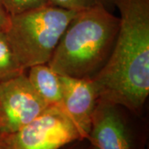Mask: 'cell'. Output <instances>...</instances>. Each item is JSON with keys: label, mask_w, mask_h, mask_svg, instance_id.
<instances>
[{"label": "cell", "mask_w": 149, "mask_h": 149, "mask_svg": "<svg viewBox=\"0 0 149 149\" xmlns=\"http://www.w3.org/2000/svg\"><path fill=\"white\" fill-rule=\"evenodd\" d=\"M11 16L49 3L48 0H0Z\"/></svg>", "instance_id": "obj_11"}, {"label": "cell", "mask_w": 149, "mask_h": 149, "mask_svg": "<svg viewBox=\"0 0 149 149\" xmlns=\"http://www.w3.org/2000/svg\"><path fill=\"white\" fill-rule=\"evenodd\" d=\"M62 99L60 108L70 118L82 138L88 139L99 95L92 78L61 75Z\"/></svg>", "instance_id": "obj_7"}, {"label": "cell", "mask_w": 149, "mask_h": 149, "mask_svg": "<svg viewBox=\"0 0 149 149\" xmlns=\"http://www.w3.org/2000/svg\"><path fill=\"white\" fill-rule=\"evenodd\" d=\"M26 75L39 97L48 107L60 106L62 99L61 74L47 63L32 65L26 70Z\"/></svg>", "instance_id": "obj_8"}, {"label": "cell", "mask_w": 149, "mask_h": 149, "mask_svg": "<svg viewBox=\"0 0 149 149\" xmlns=\"http://www.w3.org/2000/svg\"><path fill=\"white\" fill-rule=\"evenodd\" d=\"M10 20L11 15L0 1V32H5L10 23Z\"/></svg>", "instance_id": "obj_12"}, {"label": "cell", "mask_w": 149, "mask_h": 149, "mask_svg": "<svg viewBox=\"0 0 149 149\" xmlns=\"http://www.w3.org/2000/svg\"><path fill=\"white\" fill-rule=\"evenodd\" d=\"M77 13L47 3L11 16L6 37L23 69L49 62Z\"/></svg>", "instance_id": "obj_3"}, {"label": "cell", "mask_w": 149, "mask_h": 149, "mask_svg": "<svg viewBox=\"0 0 149 149\" xmlns=\"http://www.w3.org/2000/svg\"><path fill=\"white\" fill-rule=\"evenodd\" d=\"M82 139L63 110L52 106L19 130L1 135L0 149H62Z\"/></svg>", "instance_id": "obj_4"}, {"label": "cell", "mask_w": 149, "mask_h": 149, "mask_svg": "<svg viewBox=\"0 0 149 149\" xmlns=\"http://www.w3.org/2000/svg\"><path fill=\"white\" fill-rule=\"evenodd\" d=\"M118 24L104 6L78 12L47 64L61 75L93 79L109 58Z\"/></svg>", "instance_id": "obj_2"}, {"label": "cell", "mask_w": 149, "mask_h": 149, "mask_svg": "<svg viewBox=\"0 0 149 149\" xmlns=\"http://www.w3.org/2000/svg\"><path fill=\"white\" fill-rule=\"evenodd\" d=\"M120 17L114 45L93 78L99 99L139 114L149 95V0H112Z\"/></svg>", "instance_id": "obj_1"}, {"label": "cell", "mask_w": 149, "mask_h": 149, "mask_svg": "<svg viewBox=\"0 0 149 149\" xmlns=\"http://www.w3.org/2000/svg\"><path fill=\"white\" fill-rule=\"evenodd\" d=\"M48 3L52 5L75 12L90 9L98 6H104L109 8V7L113 5L112 0H48Z\"/></svg>", "instance_id": "obj_10"}, {"label": "cell", "mask_w": 149, "mask_h": 149, "mask_svg": "<svg viewBox=\"0 0 149 149\" xmlns=\"http://www.w3.org/2000/svg\"><path fill=\"white\" fill-rule=\"evenodd\" d=\"M126 108L99 99L87 140L94 149H135Z\"/></svg>", "instance_id": "obj_6"}, {"label": "cell", "mask_w": 149, "mask_h": 149, "mask_svg": "<svg viewBox=\"0 0 149 149\" xmlns=\"http://www.w3.org/2000/svg\"><path fill=\"white\" fill-rule=\"evenodd\" d=\"M26 72L19 64L5 32H0V82Z\"/></svg>", "instance_id": "obj_9"}, {"label": "cell", "mask_w": 149, "mask_h": 149, "mask_svg": "<svg viewBox=\"0 0 149 149\" xmlns=\"http://www.w3.org/2000/svg\"><path fill=\"white\" fill-rule=\"evenodd\" d=\"M48 106L26 72L0 82V136L14 133L38 117Z\"/></svg>", "instance_id": "obj_5"}, {"label": "cell", "mask_w": 149, "mask_h": 149, "mask_svg": "<svg viewBox=\"0 0 149 149\" xmlns=\"http://www.w3.org/2000/svg\"><path fill=\"white\" fill-rule=\"evenodd\" d=\"M86 142H87V139L77 140L74 143H71L69 145L65 146L64 148L62 149H94L89 141H88L89 144L86 143Z\"/></svg>", "instance_id": "obj_13"}]
</instances>
